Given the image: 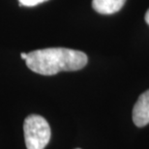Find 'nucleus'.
Listing matches in <instances>:
<instances>
[{
    "instance_id": "obj_5",
    "label": "nucleus",
    "mask_w": 149,
    "mask_h": 149,
    "mask_svg": "<svg viewBox=\"0 0 149 149\" xmlns=\"http://www.w3.org/2000/svg\"><path fill=\"white\" fill-rule=\"evenodd\" d=\"M47 1V0H19L20 6H26V7H33Z\"/></svg>"
},
{
    "instance_id": "obj_7",
    "label": "nucleus",
    "mask_w": 149,
    "mask_h": 149,
    "mask_svg": "<svg viewBox=\"0 0 149 149\" xmlns=\"http://www.w3.org/2000/svg\"><path fill=\"white\" fill-rule=\"evenodd\" d=\"M20 57H22V59H24V60H26L28 57V53H25V52H22V54H20Z\"/></svg>"
},
{
    "instance_id": "obj_2",
    "label": "nucleus",
    "mask_w": 149,
    "mask_h": 149,
    "mask_svg": "<svg viewBox=\"0 0 149 149\" xmlns=\"http://www.w3.org/2000/svg\"><path fill=\"white\" fill-rule=\"evenodd\" d=\"M23 132L27 149H44L49 142L50 127L41 115L27 116L23 123Z\"/></svg>"
},
{
    "instance_id": "obj_8",
    "label": "nucleus",
    "mask_w": 149,
    "mask_h": 149,
    "mask_svg": "<svg viewBox=\"0 0 149 149\" xmlns=\"http://www.w3.org/2000/svg\"><path fill=\"white\" fill-rule=\"evenodd\" d=\"M77 149H79V148H77Z\"/></svg>"
},
{
    "instance_id": "obj_3",
    "label": "nucleus",
    "mask_w": 149,
    "mask_h": 149,
    "mask_svg": "<svg viewBox=\"0 0 149 149\" xmlns=\"http://www.w3.org/2000/svg\"><path fill=\"white\" fill-rule=\"evenodd\" d=\"M133 121L138 127L149 124V90L139 97L133 109Z\"/></svg>"
},
{
    "instance_id": "obj_6",
    "label": "nucleus",
    "mask_w": 149,
    "mask_h": 149,
    "mask_svg": "<svg viewBox=\"0 0 149 149\" xmlns=\"http://www.w3.org/2000/svg\"><path fill=\"white\" fill-rule=\"evenodd\" d=\"M145 22H146V23L149 25V9L147 10L146 14H145Z\"/></svg>"
},
{
    "instance_id": "obj_4",
    "label": "nucleus",
    "mask_w": 149,
    "mask_h": 149,
    "mask_svg": "<svg viewBox=\"0 0 149 149\" xmlns=\"http://www.w3.org/2000/svg\"><path fill=\"white\" fill-rule=\"evenodd\" d=\"M125 2L126 0H93L92 6L97 13L111 15L120 10Z\"/></svg>"
},
{
    "instance_id": "obj_1",
    "label": "nucleus",
    "mask_w": 149,
    "mask_h": 149,
    "mask_svg": "<svg viewBox=\"0 0 149 149\" xmlns=\"http://www.w3.org/2000/svg\"><path fill=\"white\" fill-rule=\"evenodd\" d=\"M87 55L79 50L65 47H49L28 53L27 67L43 76H52L59 72H72L82 69L87 64Z\"/></svg>"
}]
</instances>
